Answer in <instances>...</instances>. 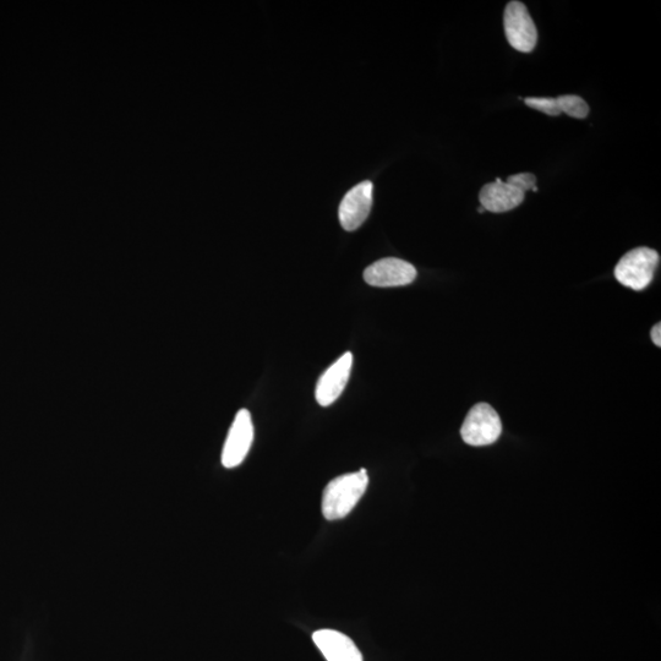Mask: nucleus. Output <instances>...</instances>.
Listing matches in <instances>:
<instances>
[{
	"instance_id": "nucleus-1",
	"label": "nucleus",
	"mask_w": 661,
	"mask_h": 661,
	"mask_svg": "<svg viewBox=\"0 0 661 661\" xmlns=\"http://www.w3.org/2000/svg\"><path fill=\"white\" fill-rule=\"evenodd\" d=\"M369 485L366 469L337 477L327 484L322 494V513L327 521L342 520L362 500Z\"/></svg>"
},
{
	"instance_id": "nucleus-2",
	"label": "nucleus",
	"mask_w": 661,
	"mask_h": 661,
	"mask_svg": "<svg viewBox=\"0 0 661 661\" xmlns=\"http://www.w3.org/2000/svg\"><path fill=\"white\" fill-rule=\"evenodd\" d=\"M659 261V254L653 249H633L616 265L615 278L633 291H643L652 283Z\"/></svg>"
},
{
	"instance_id": "nucleus-3",
	"label": "nucleus",
	"mask_w": 661,
	"mask_h": 661,
	"mask_svg": "<svg viewBox=\"0 0 661 661\" xmlns=\"http://www.w3.org/2000/svg\"><path fill=\"white\" fill-rule=\"evenodd\" d=\"M502 434L499 414L488 403H478L468 412L461 428L466 444L474 447L493 445Z\"/></svg>"
},
{
	"instance_id": "nucleus-4",
	"label": "nucleus",
	"mask_w": 661,
	"mask_h": 661,
	"mask_svg": "<svg viewBox=\"0 0 661 661\" xmlns=\"http://www.w3.org/2000/svg\"><path fill=\"white\" fill-rule=\"evenodd\" d=\"M504 26L508 43L518 52L531 53L537 46V27L523 3L510 2L507 4Z\"/></svg>"
},
{
	"instance_id": "nucleus-5",
	"label": "nucleus",
	"mask_w": 661,
	"mask_h": 661,
	"mask_svg": "<svg viewBox=\"0 0 661 661\" xmlns=\"http://www.w3.org/2000/svg\"><path fill=\"white\" fill-rule=\"evenodd\" d=\"M254 441V424L247 409H240L229 429L222 451L223 467L228 469L240 466L247 458Z\"/></svg>"
},
{
	"instance_id": "nucleus-6",
	"label": "nucleus",
	"mask_w": 661,
	"mask_h": 661,
	"mask_svg": "<svg viewBox=\"0 0 661 661\" xmlns=\"http://www.w3.org/2000/svg\"><path fill=\"white\" fill-rule=\"evenodd\" d=\"M374 185L370 180L355 185V187L344 195L338 209V218L341 226L347 232L357 231L369 217L373 207Z\"/></svg>"
},
{
	"instance_id": "nucleus-7",
	"label": "nucleus",
	"mask_w": 661,
	"mask_h": 661,
	"mask_svg": "<svg viewBox=\"0 0 661 661\" xmlns=\"http://www.w3.org/2000/svg\"><path fill=\"white\" fill-rule=\"evenodd\" d=\"M417 278V270L409 262L386 258L366 267L364 280L373 287H402L411 284Z\"/></svg>"
},
{
	"instance_id": "nucleus-8",
	"label": "nucleus",
	"mask_w": 661,
	"mask_h": 661,
	"mask_svg": "<svg viewBox=\"0 0 661 661\" xmlns=\"http://www.w3.org/2000/svg\"><path fill=\"white\" fill-rule=\"evenodd\" d=\"M353 354L344 353L320 376L316 385L315 397L321 407H329L342 395L352 373Z\"/></svg>"
},
{
	"instance_id": "nucleus-9",
	"label": "nucleus",
	"mask_w": 661,
	"mask_h": 661,
	"mask_svg": "<svg viewBox=\"0 0 661 661\" xmlns=\"http://www.w3.org/2000/svg\"><path fill=\"white\" fill-rule=\"evenodd\" d=\"M316 647L327 661H363V655L355 643L335 630H320L313 635Z\"/></svg>"
},
{
	"instance_id": "nucleus-10",
	"label": "nucleus",
	"mask_w": 661,
	"mask_h": 661,
	"mask_svg": "<svg viewBox=\"0 0 661 661\" xmlns=\"http://www.w3.org/2000/svg\"><path fill=\"white\" fill-rule=\"evenodd\" d=\"M523 191L501 179L485 184L479 193L480 204L485 211L504 213L516 209L524 200Z\"/></svg>"
},
{
	"instance_id": "nucleus-11",
	"label": "nucleus",
	"mask_w": 661,
	"mask_h": 661,
	"mask_svg": "<svg viewBox=\"0 0 661 661\" xmlns=\"http://www.w3.org/2000/svg\"><path fill=\"white\" fill-rule=\"evenodd\" d=\"M559 103L561 113L567 114L572 118L584 119L588 117L589 106L582 97L575 95H564L556 98Z\"/></svg>"
},
{
	"instance_id": "nucleus-12",
	"label": "nucleus",
	"mask_w": 661,
	"mask_h": 661,
	"mask_svg": "<svg viewBox=\"0 0 661 661\" xmlns=\"http://www.w3.org/2000/svg\"><path fill=\"white\" fill-rule=\"evenodd\" d=\"M524 102H526L528 107L537 109V111L546 114V116L557 117L561 114L559 103H557L556 98L531 97L526 98Z\"/></svg>"
},
{
	"instance_id": "nucleus-13",
	"label": "nucleus",
	"mask_w": 661,
	"mask_h": 661,
	"mask_svg": "<svg viewBox=\"0 0 661 661\" xmlns=\"http://www.w3.org/2000/svg\"><path fill=\"white\" fill-rule=\"evenodd\" d=\"M507 183L513 187L520 189L526 194V191H537V177L532 173H518L515 176L508 177Z\"/></svg>"
},
{
	"instance_id": "nucleus-14",
	"label": "nucleus",
	"mask_w": 661,
	"mask_h": 661,
	"mask_svg": "<svg viewBox=\"0 0 661 661\" xmlns=\"http://www.w3.org/2000/svg\"><path fill=\"white\" fill-rule=\"evenodd\" d=\"M650 336H652V340H653L655 346L661 347V324H660V322H658V324L653 327L652 332H650Z\"/></svg>"
}]
</instances>
